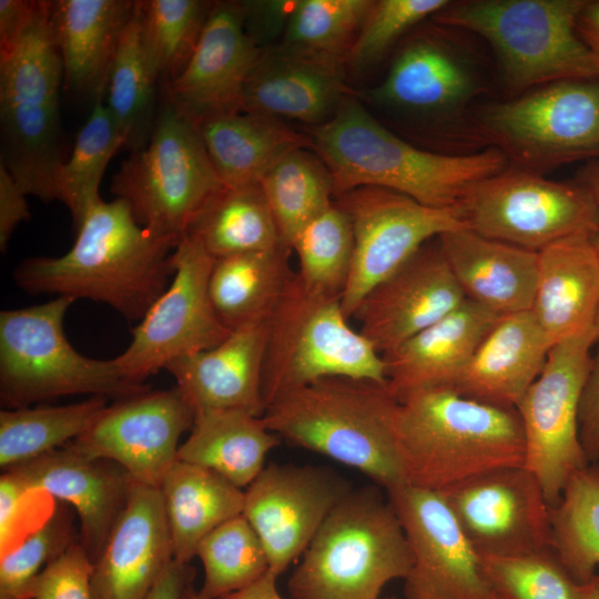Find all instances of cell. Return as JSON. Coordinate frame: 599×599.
<instances>
[{"instance_id":"30bf717a","label":"cell","mask_w":599,"mask_h":599,"mask_svg":"<svg viewBox=\"0 0 599 599\" xmlns=\"http://www.w3.org/2000/svg\"><path fill=\"white\" fill-rule=\"evenodd\" d=\"M223 186L197 124L165 98L146 144L123 161L111 192L141 226L176 246Z\"/></svg>"},{"instance_id":"db71d44e","label":"cell","mask_w":599,"mask_h":599,"mask_svg":"<svg viewBox=\"0 0 599 599\" xmlns=\"http://www.w3.org/2000/svg\"><path fill=\"white\" fill-rule=\"evenodd\" d=\"M27 194L0 163V250L6 252L17 226L30 219Z\"/></svg>"},{"instance_id":"836d02e7","label":"cell","mask_w":599,"mask_h":599,"mask_svg":"<svg viewBox=\"0 0 599 599\" xmlns=\"http://www.w3.org/2000/svg\"><path fill=\"white\" fill-rule=\"evenodd\" d=\"M190 430L176 460L210 469L241 489L261 474L266 456L281 443L262 417L241 410L196 413Z\"/></svg>"},{"instance_id":"e575fe53","label":"cell","mask_w":599,"mask_h":599,"mask_svg":"<svg viewBox=\"0 0 599 599\" xmlns=\"http://www.w3.org/2000/svg\"><path fill=\"white\" fill-rule=\"evenodd\" d=\"M283 246L215 258L210 276L214 309L231 332L271 318L295 272Z\"/></svg>"},{"instance_id":"6125c7cd","label":"cell","mask_w":599,"mask_h":599,"mask_svg":"<svg viewBox=\"0 0 599 599\" xmlns=\"http://www.w3.org/2000/svg\"><path fill=\"white\" fill-rule=\"evenodd\" d=\"M591 240H592V243H593V245L596 247V251H597V254H598V257H599V231L595 232L591 235ZM595 333H596L597 339L599 342V308H598V313H597V317H596V322H595Z\"/></svg>"},{"instance_id":"5b68a950","label":"cell","mask_w":599,"mask_h":599,"mask_svg":"<svg viewBox=\"0 0 599 599\" xmlns=\"http://www.w3.org/2000/svg\"><path fill=\"white\" fill-rule=\"evenodd\" d=\"M413 556L380 487L353 489L329 512L287 580L292 599H379Z\"/></svg>"},{"instance_id":"603a6c76","label":"cell","mask_w":599,"mask_h":599,"mask_svg":"<svg viewBox=\"0 0 599 599\" xmlns=\"http://www.w3.org/2000/svg\"><path fill=\"white\" fill-rule=\"evenodd\" d=\"M28 491L71 506L80 520V541L95 562L123 511L132 479L118 464L93 458L70 444L8 470Z\"/></svg>"},{"instance_id":"816d5d0a","label":"cell","mask_w":599,"mask_h":599,"mask_svg":"<svg viewBox=\"0 0 599 599\" xmlns=\"http://www.w3.org/2000/svg\"><path fill=\"white\" fill-rule=\"evenodd\" d=\"M31 494L10 473L3 471L0 478V556L21 541V519Z\"/></svg>"},{"instance_id":"8d00e7d4","label":"cell","mask_w":599,"mask_h":599,"mask_svg":"<svg viewBox=\"0 0 599 599\" xmlns=\"http://www.w3.org/2000/svg\"><path fill=\"white\" fill-rule=\"evenodd\" d=\"M156 82L142 41L136 1L114 53L103 95V103L124 139V146L132 151L143 148L151 135L156 119Z\"/></svg>"},{"instance_id":"3957f363","label":"cell","mask_w":599,"mask_h":599,"mask_svg":"<svg viewBox=\"0 0 599 599\" xmlns=\"http://www.w3.org/2000/svg\"><path fill=\"white\" fill-rule=\"evenodd\" d=\"M395 433L406 484L440 491L477 475L525 466L519 413L451 387L413 390L398 400Z\"/></svg>"},{"instance_id":"f35d334b","label":"cell","mask_w":599,"mask_h":599,"mask_svg":"<svg viewBox=\"0 0 599 599\" xmlns=\"http://www.w3.org/2000/svg\"><path fill=\"white\" fill-rule=\"evenodd\" d=\"M92 396L62 406H29L0 412V467L3 471L77 439L108 406Z\"/></svg>"},{"instance_id":"7dc6e473","label":"cell","mask_w":599,"mask_h":599,"mask_svg":"<svg viewBox=\"0 0 599 599\" xmlns=\"http://www.w3.org/2000/svg\"><path fill=\"white\" fill-rule=\"evenodd\" d=\"M78 538L69 509L57 507L16 547L0 556V599H26L33 579Z\"/></svg>"},{"instance_id":"2e32d148","label":"cell","mask_w":599,"mask_h":599,"mask_svg":"<svg viewBox=\"0 0 599 599\" xmlns=\"http://www.w3.org/2000/svg\"><path fill=\"white\" fill-rule=\"evenodd\" d=\"M386 494L413 556L406 599H499L440 493L405 484Z\"/></svg>"},{"instance_id":"f6af8a7d","label":"cell","mask_w":599,"mask_h":599,"mask_svg":"<svg viewBox=\"0 0 599 599\" xmlns=\"http://www.w3.org/2000/svg\"><path fill=\"white\" fill-rule=\"evenodd\" d=\"M374 1L300 0L278 48L312 58L343 62Z\"/></svg>"},{"instance_id":"bcb514c9","label":"cell","mask_w":599,"mask_h":599,"mask_svg":"<svg viewBox=\"0 0 599 599\" xmlns=\"http://www.w3.org/2000/svg\"><path fill=\"white\" fill-rule=\"evenodd\" d=\"M480 560L499 599H581L583 583L570 575L554 548Z\"/></svg>"},{"instance_id":"4fadbf2b","label":"cell","mask_w":599,"mask_h":599,"mask_svg":"<svg viewBox=\"0 0 599 599\" xmlns=\"http://www.w3.org/2000/svg\"><path fill=\"white\" fill-rule=\"evenodd\" d=\"M595 331L555 344L516 406L526 441L525 467L555 506L570 477L589 465L579 437V406L591 365Z\"/></svg>"},{"instance_id":"91938a15","label":"cell","mask_w":599,"mask_h":599,"mask_svg":"<svg viewBox=\"0 0 599 599\" xmlns=\"http://www.w3.org/2000/svg\"><path fill=\"white\" fill-rule=\"evenodd\" d=\"M577 183L590 195L597 211V231H599V159L588 161L578 172Z\"/></svg>"},{"instance_id":"277c9868","label":"cell","mask_w":599,"mask_h":599,"mask_svg":"<svg viewBox=\"0 0 599 599\" xmlns=\"http://www.w3.org/2000/svg\"><path fill=\"white\" fill-rule=\"evenodd\" d=\"M387 384L333 377L285 393L262 416L290 445L354 468L386 491L405 485Z\"/></svg>"},{"instance_id":"7a4b0ae2","label":"cell","mask_w":599,"mask_h":599,"mask_svg":"<svg viewBox=\"0 0 599 599\" xmlns=\"http://www.w3.org/2000/svg\"><path fill=\"white\" fill-rule=\"evenodd\" d=\"M312 145L331 172L335 196L373 186L432 207H456L476 182L507 169L496 148L465 155L419 149L346 95L331 120L312 130Z\"/></svg>"},{"instance_id":"60d3db41","label":"cell","mask_w":599,"mask_h":599,"mask_svg":"<svg viewBox=\"0 0 599 599\" xmlns=\"http://www.w3.org/2000/svg\"><path fill=\"white\" fill-rule=\"evenodd\" d=\"M123 146L124 139L103 100L93 102L55 181L57 201L69 209L75 230L90 209L101 201L99 187L105 169Z\"/></svg>"},{"instance_id":"94428289","label":"cell","mask_w":599,"mask_h":599,"mask_svg":"<svg viewBox=\"0 0 599 599\" xmlns=\"http://www.w3.org/2000/svg\"><path fill=\"white\" fill-rule=\"evenodd\" d=\"M581 599H599V575L583 583Z\"/></svg>"},{"instance_id":"ba28073f","label":"cell","mask_w":599,"mask_h":599,"mask_svg":"<svg viewBox=\"0 0 599 599\" xmlns=\"http://www.w3.org/2000/svg\"><path fill=\"white\" fill-rule=\"evenodd\" d=\"M70 296L0 313V400L7 409L69 396L124 399L145 390L121 373L115 358L80 354L68 341L63 322Z\"/></svg>"},{"instance_id":"4dcf8cb0","label":"cell","mask_w":599,"mask_h":599,"mask_svg":"<svg viewBox=\"0 0 599 599\" xmlns=\"http://www.w3.org/2000/svg\"><path fill=\"white\" fill-rule=\"evenodd\" d=\"M136 1L55 0L50 24L65 84L93 102L103 100L108 73Z\"/></svg>"},{"instance_id":"6da1fadb","label":"cell","mask_w":599,"mask_h":599,"mask_svg":"<svg viewBox=\"0 0 599 599\" xmlns=\"http://www.w3.org/2000/svg\"><path fill=\"white\" fill-rule=\"evenodd\" d=\"M61 256H35L13 271L30 294H55L104 303L130 322H140L173 276L175 244L141 226L122 199L101 200L75 230Z\"/></svg>"},{"instance_id":"8992f818","label":"cell","mask_w":599,"mask_h":599,"mask_svg":"<svg viewBox=\"0 0 599 599\" xmlns=\"http://www.w3.org/2000/svg\"><path fill=\"white\" fill-rule=\"evenodd\" d=\"M51 1H38L14 49L0 57L1 161L27 195L57 201L64 162L59 109L63 64L50 24Z\"/></svg>"},{"instance_id":"484cf974","label":"cell","mask_w":599,"mask_h":599,"mask_svg":"<svg viewBox=\"0 0 599 599\" xmlns=\"http://www.w3.org/2000/svg\"><path fill=\"white\" fill-rule=\"evenodd\" d=\"M345 97L342 62L276 48L263 50L245 84L242 111L318 126Z\"/></svg>"},{"instance_id":"7402d4cb","label":"cell","mask_w":599,"mask_h":599,"mask_svg":"<svg viewBox=\"0 0 599 599\" xmlns=\"http://www.w3.org/2000/svg\"><path fill=\"white\" fill-rule=\"evenodd\" d=\"M436 242L426 243L361 302L353 318L385 354L455 311L465 301Z\"/></svg>"},{"instance_id":"cb8c5ba5","label":"cell","mask_w":599,"mask_h":599,"mask_svg":"<svg viewBox=\"0 0 599 599\" xmlns=\"http://www.w3.org/2000/svg\"><path fill=\"white\" fill-rule=\"evenodd\" d=\"M172 560L160 488L132 481L126 505L93 564V599H145Z\"/></svg>"},{"instance_id":"f5cc1de1","label":"cell","mask_w":599,"mask_h":599,"mask_svg":"<svg viewBox=\"0 0 599 599\" xmlns=\"http://www.w3.org/2000/svg\"><path fill=\"white\" fill-rule=\"evenodd\" d=\"M579 437L588 463L599 460V347L592 356L579 406Z\"/></svg>"},{"instance_id":"1f68e13d","label":"cell","mask_w":599,"mask_h":599,"mask_svg":"<svg viewBox=\"0 0 599 599\" xmlns=\"http://www.w3.org/2000/svg\"><path fill=\"white\" fill-rule=\"evenodd\" d=\"M197 126L210 160L226 187L260 184L280 159L312 144L309 138L281 120L245 111L212 116Z\"/></svg>"},{"instance_id":"680465c9","label":"cell","mask_w":599,"mask_h":599,"mask_svg":"<svg viewBox=\"0 0 599 599\" xmlns=\"http://www.w3.org/2000/svg\"><path fill=\"white\" fill-rule=\"evenodd\" d=\"M277 578L268 570L251 586L222 599H284L277 590Z\"/></svg>"},{"instance_id":"7c38bea8","label":"cell","mask_w":599,"mask_h":599,"mask_svg":"<svg viewBox=\"0 0 599 599\" xmlns=\"http://www.w3.org/2000/svg\"><path fill=\"white\" fill-rule=\"evenodd\" d=\"M456 207L473 232L534 252L597 232L596 206L581 185L551 181L519 166L476 182Z\"/></svg>"},{"instance_id":"f1b7e54d","label":"cell","mask_w":599,"mask_h":599,"mask_svg":"<svg viewBox=\"0 0 599 599\" xmlns=\"http://www.w3.org/2000/svg\"><path fill=\"white\" fill-rule=\"evenodd\" d=\"M591 235L569 236L538 252L530 312L552 346L595 331L599 308V257Z\"/></svg>"},{"instance_id":"f907efd6","label":"cell","mask_w":599,"mask_h":599,"mask_svg":"<svg viewBox=\"0 0 599 599\" xmlns=\"http://www.w3.org/2000/svg\"><path fill=\"white\" fill-rule=\"evenodd\" d=\"M296 1H241L244 24L250 37L262 48L281 33L284 34Z\"/></svg>"},{"instance_id":"6f0895ef","label":"cell","mask_w":599,"mask_h":599,"mask_svg":"<svg viewBox=\"0 0 599 599\" xmlns=\"http://www.w3.org/2000/svg\"><path fill=\"white\" fill-rule=\"evenodd\" d=\"M581 40L599 62V0H587L577 20Z\"/></svg>"},{"instance_id":"7bdbcfd3","label":"cell","mask_w":599,"mask_h":599,"mask_svg":"<svg viewBox=\"0 0 599 599\" xmlns=\"http://www.w3.org/2000/svg\"><path fill=\"white\" fill-rule=\"evenodd\" d=\"M195 557L204 568L201 599H222L240 591L270 570L265 548L247 519L236 516L200 542Z\"/></svg>"},{"instance_id":"83f0119b","label":"cell","mask_w":599,"mask_h":599,"mask_svg":"<svg viewBox=\"0 0 599 599\" xmlns=\"http://www.w3.org/2000/svg\"><path fill=\"white\" fill-rule=\"evenodd\" d=\"M500 316L465 300L455 311L383 354L389 390L399 400L429 387H453Z\"/></svg>"},{"instance_id":"e0dca14e","label":"cell","mask_w":599,"mask_h":599,"mask_svg":"<svg viewBox=\"0 0 599 599\" xmlns=\"http://www.w3.org/2000/svg\"><path fill=\"white\" fill-rule=\"evenodd\" d=\"M438 493L480 557L552 548L550 506L525 466L497 468Z\"/></svg>"},{"instance_id":"9a60e30c","label":"cell","mask_w":599,"mask_h":599,"mask_svg":"<svg viewBox=\"0 0 599 599\" xmlns=\"http://www.w3.org/2000/svg\"><path fill=\"white\" fill-rule=\"evenodd\" d=\"M336 197L354 231L352 270L341 300L348 319L377 284L433 237L466 227L457 207L427 206L380 187H357Z\"/></svg>"},{"instance_id":"5bb4252c","label":"cell","mask_w":599,"mask_h":599,"mask_svg":"<svg viewBox=\"0 0 599 599\" xmlns=\"http://www.w3.org/2000/svg\"><path fill=\"white\" fill-rule=\"evenodd\" d=\"M214 260L193 235L186 234L176 244L169 286L133 328L126 349L115 357L129 382L142 385L169 363L212 348L230 335L210 296Z\"/></svg>"},{"instance_id":"d590c367","label":"cell","mask_w":599,"mask_h":599,"mask_svg":"<svg viewBox=\"0 0 599 599\" xmlns=\"http://www.w3.org/2000/svg\"><path fill=\"white\" fill-rule=\"evenodd\" d=\"M187 234L214 258L283 246L260 184L223 186Z\"/></svg>"},{"instance_id":"c3c4849f","label":"cell","mask_w":599,"mask_h":599,"mask_svg":"<svg viewBox=\"0 0 599 599\" xmlns=\"http://www.w3.org/2000/svg\"><path fill=\"white\" fill-rule=\"evenodd\" d=\"M448 0L374 1L365 17L346 59L363 69L376 63L388 49L422 20L434 17Z\"/></svg>"},{"instance_id":"be15d7a7","label":"cell","mask_w":599,"mask_h":599,"mask_svg":"<svg viewBox=\"0 0 599 599\" xmlns=\"http://www.w3.org/2000/svg\"><path fill=\"white\" fill-rule=\"evenodd\" d=\"M182 599H201L193 583L187 587Z\"/></svg>"},{"instance_id":"ee69618b","label":"cell","mask_w":599,"mask_h":599,"mask_svg":"<svg viewBox=\"0 0 599 599\" xmlns=\"http://www.w3.org/2000/svg\"><path fill=\"white\" fill-rule=\"evenodd\" d=\"M144 50L165 84L187 63L213 3L201 0L138 1Z\"/></svg>"},{"instance_id":"b9f144b4","label":"cell","mask_w":599,"mask_h":599,"mask_svg":"<svg viewBox=\"0 0 599 599\" xmlns=\"http://www.w3.org/2000/svg\"><path fill=\"white\" fill-rule=\"evenodd\" d=\"M296 253L303 286L313 294L341 298L349 278L354 231L348 214L336 202L311 221L296 236Z\"/></svg>"},{"instance_id":"f546056e","label":"cell","mask_w":599,"mask_h":599,"mask_svg":"<svg viewBox=\"0 0 599 599\" xmlns=\"http://www.w3.org/2000/svg\"><path fill=\"white\" fill-rule=\"evenodd\" d=\"M551 347L530 311L500 316L451 388L475 400L516 408Z\"/></svg>"},{"instance_id":"d6a6232c","label":"cell","mask_w":599,"mask_h":599,"mask_svg":"<svg viewBox=\"0 0 599 599\" xmlns=\"http://www.w3.org/2000/svg\"><path fill=\"white\" fill-rule=\"evenodd\" d=\"M160 491L170 530L173 559L190 564L200 542L225 521L243 515L245 493L201 466L176 460Z\"/></svg>"},{"instance_id":"9f6ffc18","label":"cell","mask_w":599,"mask_h":599,"mask_svg":"<svg viewBox=\"0 0 599 599\" xmlns=\"http://www.w3.org/2000/svg\"><path fill=\"white\" fill-rule=\"evenodd\" d=\"M194 576L195 571L190 564L173 559L145 599H182L187 587L193 583Z\"/></svg>"},{"instance_id":"8fae6325","label":"cell","mask_w":599,"mask_h":599,"mask_svg":"<svg viewBox=\"0 0 599 599\" xmlns=\"http://www.w3.org/2000/svg\"><path fill=\"white\" fill-rule=\"evenodd\" d=\"M478 133L516 166L599 159V75L550 82L484 106Z\"/></svg>"},{"instance_id":"681fc988","label":"cell","mask_w":599,"mask_h":599,"mask_svg":"<svg viewBox=\"0 0 599 599\" xmlns=\"http://www.w3.org/2000/svg\"><path fill=\"white\" fill-rule=\"evenodd\" d=\"M92 572L93 561L78 538L33 579L26 599H93Z\"/></svg>"},{"instance_id":"74e56055","label":"cell","mask_w":599,"mask_h":599,"mask_svg":"<svg viewBox=\"0 0 599 599\" xmlns=\"http://www.w3.org/2000/svg\"><path fill=\"white\" fill-rule=\"evenodd\" d=\"M260 185L277 226L281 244L291 252L300 232L335 202L329 170L317 154L305 148L280 159Z\"/></svg>"},{"instance_id":"4316f807","label":"cell","mask_w":599,"mask_h":599,"mask_svg":"<svg viewBox=\"0 0 599 599\" xmlns=\"http://www.w3.org/2000/svg\"><path fill=\"white\" fill-rule=\"evenodd\" d=\"M436 238L466 300L498 316L531 309L538 252L487 238L467 227Z\"/></svg>"},{"instance_id":"e7e4bbea","label":"cell","mask_w":599,"mask_h":599,"mask_svg":"<svg viewBox=\"0 0 599 599\" xmlns=\"http://www.w3.org/2000/svg\"><path fill=\"white\" fill-rule=\"evenodd\" d=\"M379 599H397V598L388 597V598H379Z\"/></svg>"},{"instance_id":"d6986e66","label":"cell","mask_w":599,"mask_h":599,"mask_svg":"<svg viewBox=\"0 0 599 599\" xmlns=\"http://www.w3.org/2000/svg\"><path fill=\"white\" fill-rule=\"evenodd\" d=\"M194 413L174 387L145 390L106 406L69 443L75 450L121 466L133 481L160 488L176 461L181 435Z\"/></svg>"},{"instance_id":"ffe728a7","label":"cell","mask_w":599,"mask_h":599,"mask_svg":"<svg viewBox=\"0 0 599 599\" xmlns=\"http://www.w3.org/2000/svg\"><path fill=\"white\" fill-rule=\"evenodd\" d=\"M441 31L419 32L403 45L369 93L376 104L414 119L449 120L480 94L475 59Z\"/></svg>"},{"instance_id":"52a82bcc","label":"cell","mask_w":599,"mask_h":599,"mask_svg":"<svg viewBox=\"0 0 599 599\" xmlns=\"http://www.w3.org/2000/svg\"><path fill=\"white\" fill-rule=\"evenodd\" d=\"M586 1H450L433 19L484 38L506 87L521 94L559 80L599 75V62L577 31Z\"/></svg>"},{"instance_id":"ab89813d","label":"cell","mask_w":599,"mask_h":599,"mask_svg":"<svg viewBox=\"0 0 599 599\" xmlns=\"http://www.w3.org/2000/svg\"><path fill=\"white\" fill-rule=\"evenodd\" d=\"M552 548L579 582L599 566V463L575 473L559 501L550 507Z\"/></svg>"},{"instance_id":"44dd1931","label":"cell","mask_w":599,"mask_h":599,"mask_svg":"<svg viewBox=\"0 0 599 599\" xmlns=\"http://www.w3.org/2000/svg\"><path fill=\"white\" fill-rule=\"evenodd\" d=\"M262 52L245 29L241 2H215L184 69L165 84V97L195 124L240 112Z\"/></svg>"},{"instance_id":"ac0fdd59","label":"cell","mask_w":599,"mask_h":599,"mask_svg":"<svg viewBox=\"0 0 599 599\" xmlns=\"http://www.w3.org/2000/svg\"><path fill=\"white\" fill-rule=\"evenodd\" d=\"M354 488L321 466L270 464L244 489L243 516L258 535L280 577L298 557L337 504Z\"/></svg>"},{"instance_id":"d4e9b609","label":"cell","mask_w":599,"mask_h":599,"mask_svg":"<svg viewBox=\"0 0 599 599\" xmlns=\"http://www.w3.org/2000/svg\"><path fill=\"white\" fill-rule=\"evenodd\" d=\"M270 319L238 327L219 345L166 365L194 414L241 410L262 417V372Z\"/></svg>"},{"instance_id":"11a10c76","label":"cell","mask_w":599,"mask_h":599,"mask_svg":"<svg viewBox=\"0 0 599 599\" xmlns=\"http://www.w3.org/2000/svg\"><path fill=\"white\" fill-rule=\"evenodd\" d=\"M38 1L0 0V57L10 53L29 27Z\"/></svg>"},{"instance_id":"9c48e42d","label":"cell","mask_w":599,"mask_h":599,"mask_svg":"<svg viewBox=\"0 0 599 599\" xmlns=\"http://www.w3.org/2000/svg\"><path fill=\"white\" fill-rule=\"evenodd\" d=\"M348 321L341 298L311 293L295 272L270 318L262 372L265 408L325 378L387 384L383 354Z\"/></svg>"}]
</instances>
